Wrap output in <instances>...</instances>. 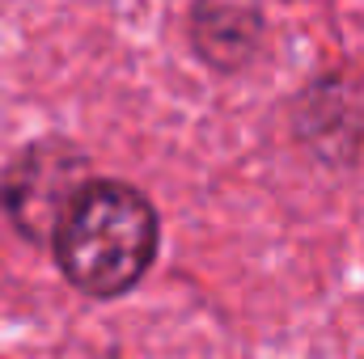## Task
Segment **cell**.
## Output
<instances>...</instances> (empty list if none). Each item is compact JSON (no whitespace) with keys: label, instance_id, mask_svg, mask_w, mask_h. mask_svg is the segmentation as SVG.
<instances>
[{"label":"cell","instance_id":"obj_1","mask_svg":"<svg viewBox=\"0 0 364 359\" xmlns=\"http://www.w3.org/2000/svg\"><path fill=\"white\" fill-rule=\"evenodd\" d=\"M51 241L73 287L119 296L140 283L157 254V216L149 199L123 182H85L64 203Z\"/></svg>","mask_w":364,"mask_h":359},{"label":"cell","instance_id":"obj_2","mask_svg":"<svg viewBox=\"0 0 364 359\" xmlns=\"http://www.w3.org/2000/svg\"><path fill=\"white\" fill-rule=\"evenodd\" d=\"M77 186H81V165H77L73 153H64V148H30L4 178L9 220L30 241H47Z\"/></svg>","mask_w":364,"mask_h":359},{"label":"cell","instance_id":"obj_3","mask_svg":"<svg viewBox=\"0 0 364 359\" xmlns=\"http://www.w3.org/2000/svg\"><path fill=\"white\" fill-rule=\"evenodd\" d=\"M250 26H255V9L246 0H208V9H199V43L212 60L229 64L250 47Z\"/></svg>","mask_w":364,"mask_h":359}]
</instances>
